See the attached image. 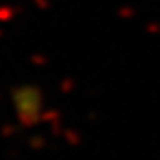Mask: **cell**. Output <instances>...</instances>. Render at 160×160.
<instances>
[{"label":"cell","mask_w":160,"mask_h":160,"mask_svg":"<svg viewBox=\"0 0 160 160\" xmlns=\"http://www.w3.org/2000/svg\"><path fill=\"white\" fill-rule=\"evenodd\" d=\"M10 108L20 120L34 122L46 110V92L36 82L16 84L10 90Z\"/></svg>","instance_id":"obj_1"}]
</instances>
